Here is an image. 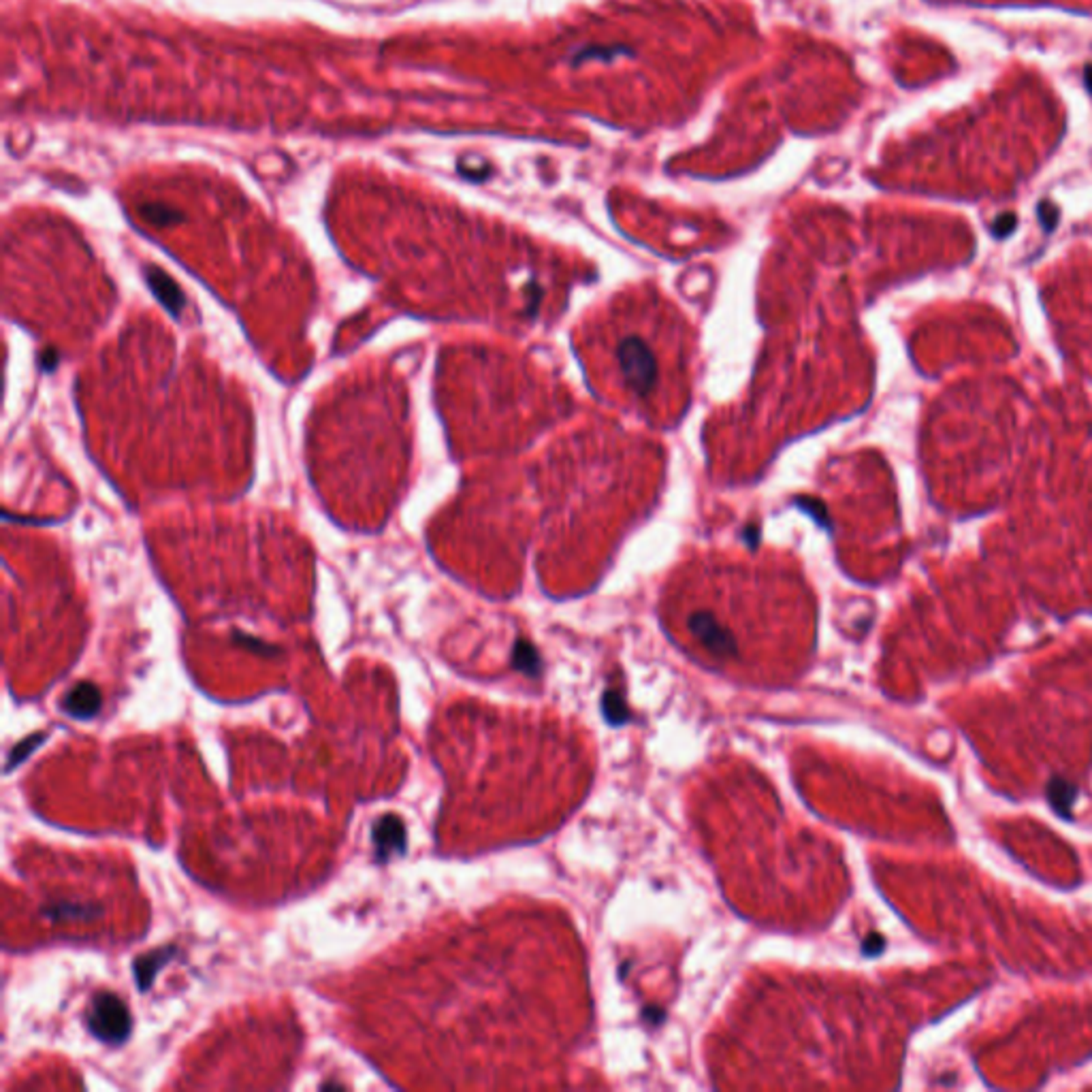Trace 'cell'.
I'll use <instances>...</instances> for the list:
<instances>
[{"instance_id":"9","label":"cell","mask_w":1092,"mask_h":1092,"mask_svg":"<svg viewBox=\"0 0 1092 1092\" xmlns=\"http://www.w3.org/2000/svg\"><path fill=\"white\" fill-rule=\"evenodd\" d=\"M1048 796L1056 811L1069 815V807L1075 803V798H1078V789L1069 781H1065V779H1054L1048 788Z\"/></svg>"},{"instance_id":"13","label":"cell","mask_w":1092,"mask_h":1092,"mask_svg":"<svg viewBox=\"0 0 1092 1092\" xmlns=\"http://www.w3.org/2000/svg\"><path fill=\"white\" fill-rule=\"evenodd\" d=\"M1084 85L1092 97V64H1086V69H1084Z\"/></svg>"},{"instance_id":"5","label":"cell","mask_w":1092,"mask_h":1092,"mask_svg":"<svg viewBox=\"0 0 1092 1092\" xmlns=\"http://www.w3.org/2000/svg\"><path fill=\"white\" fill-rule=\"evenodd\" d=\"M143 275H145V282H148V286L152 289V293L158 297V301L165 305V308H167V311H171L173 316L182 314L186 299H184L182 289L175 284V280H171L163 269H158V267H154V265L145 267Z\"/></svg>"},{"instance_id":"1","label":"cell","mask_w":1092,"mask_h":1092,"mask_svg":"<svg viewBox=\"0 0 1092 1092\" xmlns=\"http://www.w3.org/2000/svg\"><path fill=\"white\" fill-rule=\"evenodd\" d=\"M596 320L587 348L608 389L626 404L653 410L677 380L678 329L656 304L627 301Z\"/></svg>"},{"instance_id":"6","label":"cell","mask_w":1092,"mask_h":1092,"mask_svg":"<svg viewBox=\"0 0 1092 1092\" xmlns=\"http://www.w3.org/2000/svg\"><path fill=\"white\" fill-rule=\"evenodd\" d=\"M178 954V948L173 945H167V948H158L154 952H148L143 956H139L137 960L133 963V973H135V984L139 986L141 993H148L152 988L156 975L158 971L163 969L165 964H169L171 960L175 958Z\"/></svg>"},{"instance_id":"8","label":"cell","mask_w":1092,"mask_h":1092,"mask_svg":"<svg viewBox=\"0 0 1092 1092\" xmlns=\"http://www.w3.org/2000/svg\"><path fill=\"white\" fill-rule=\"evenodd\" d=\"M139 214L154 226H173L184 223L182 211L169 208L165 203H143L139 208Z\"/></svg>"},{"instance_id":"10","label":"cell","mask_w":1092,"mask_h":1092,"mask_svg":"<svg viewBox=\"0 0 1092 1092\" xmlns=\"http://www.w3.org/2000/svg\"><path fill=\"white\" fill-rule=\"evenodd\" d=\"M43 741H45V734H43V732H39L37 737H28V738H24V741L19 743V744H15V747L11 749V753H9V759H7V771H11V768L15 766V764H18V762H22V759L26 758L30 751H34V749H37L39 744H41Z\"/></svg>"},{"instance_id":"2","label":"cell","mask_w":1092,"mask_h":1092,"mask_svg":"<svg viewBox=\"0 0 1092 1092\" xmlns=\"http://www.w3.org/2000/svg\"><path fill=\"white\" fill-rule=\"evenodd\" d=\"M85 1029L100 1044L122 1045L133 1030V1018L122 999L114 993H97L85 1008Z\"/></svg>"},{"instance_id":"12","label":"cell","mask_w":1092,"mask_h":1092,"mask_svg":"<svg viewBox=\"0 0 1092 1092\" xmlns=\"http://www.w3.org/2000/svg\"><path fill=\"white\" fill-rule=\"evenodd\" d=\"M58 361H60V355H58L56 348H48L41 356H39V363H41V367H43L45 371L56 370Z\"/></svg>"},{"instance_id":"7","label":"cell","mask_w":1092,"mask_h":1092,"mask_svg":"<svg viewBox=\"0 0 1092 1092\" xmlns=\"http://www.w3.org/2000/svg\"><path fill=\"white\" fill-rule=\"evenodd\" d=\"M43 915L52 922H70V920H94L100 915L97 905L73 903V900H60V903H49L43 909Z\"/></svg>"},{"instance_id":"3","label":"cell","mask_w":1092,"mask_h":1092,"mask_svg":"<svg viewBox=\"0 0 1092 1092\" xmlns=\"http://www.w3.org/2000/svg\"><path fill=\"white\" fill-rule=\"evenodd\" d=\"M371 843H374L376 860L380 864L389 862L395 855L406 854V826L399 815L385 813L371 826Z\"/></svg>"},{"instance_id":"11","label":"cell","mask_w":1092,"mask_h":1092,"mask_svg":"<svg viewBox=\"0 0 1092 1092\" xmlns=\"http://www.w3.org/2000/svg\"><path fill=\"white\" fill-rule=\"evenodd\" d=\"M233 638H235V642L248 644V647L253 649V651H256V653H265V656H274V653H275L274 647H269V644H263L260 641H256V638L244 636V634H233Z\"/></svg>"},{"instance_id":"4","label":"cell","mask_w":1092,"mask_h":1092,"mask_svg":"<svg viewBox=\"0 0 1092 1092\" xmlns=\"http://www.w3.org/2000/svg\"><path fill=\"white\" fill-rule=\"evenodd\" d=\"M100 707H103L100 689L90 681L75 683L62 700L64 713L70 715L73 719H79V722H84V719H92L94 715L100 711Z\"/></svg>"}]
</instances>
